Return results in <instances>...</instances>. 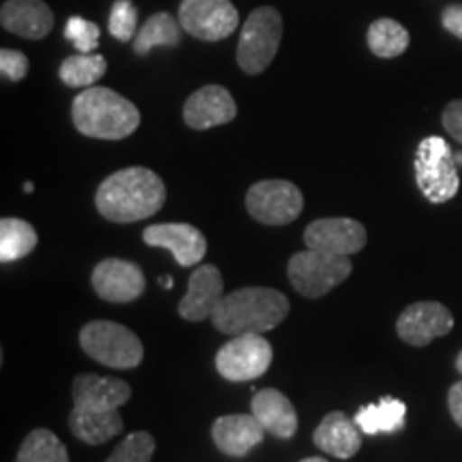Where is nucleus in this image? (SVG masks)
I'll return each mask as SVG.
<instances>
[{
  "mask_svg": "<svg viewBox=\"0 0 462 462\" xmlns=\"http://www.w3.org/2000/svg\"><path fill=\"white\" fill-rule=\"evenodd\" d=\"M265 437V429L255 415L248 413H231L221 415L212 426V439L215 446L223 454L242 458L251 452L253 448L259 446Z\"/></svg>",
  "mask_w": 462,
  "mask_h": 462,
  "instance_id": "obj_18",
  "label": "nucleus"
},
{
  "mask_svg": "<svg viewBox=\"0 0 462 462\" xmlns=\"http://www.w3.org/2000/svg\"><path fill=\"white\" fill-rule=\"evenodd\" d=\"M304 198L289 180H262L246 193V210L263 225H289L302 215Z\"/></svg>",
  "mask_w": 462,
  "mask_h": 462,
  "instance_id": "obj_9",
  "label": "nucleus"
},
{
  "mask_svg": "<svg viewBox=\"0 0 462 462\" xmlns=\"http://www.w3.org/2000/svg\"><path fill=\"white\" fill-rule=\"evenodd\" d=\"M236 114H238V107L231 92L217 84L204 86L184 103V123L195 131L227 125L236 118Z\"/></svg>",
  "mask_w": 462,
  "mask_h": 462,
  "instance_id": "obj_17",
  "label": "nucleus"
},
{
  "mask_svg": "<svg viewBox=\"0 0 462 462\" xmlns=\"http://www.w3.org/2000/svg\"><path fill=\"white\" fill-rule=\"evenodd\" d=\"M69 429L79 441L88 446H103L109 439H114L118 432H123L125 421L120 413H92L75 409L69 415Z\"/></svg>",
  "mask_w": 462,
  "mask_h": 462,
  "instance_id": "obj_22",
  "label": "nucleus"
},
{
  "mask_svg": "<svg viewBox=\"0 0 462 462\" xmlns=\"http://www.w3.org/2000/svg\"><path fill=\"white\" fill-rule=\"evenodd\" d=\"M79 345L86 356L116 371L137 368L143 360V345L137 334L116 321L86 323L79 332Z\"/></svg>",
  "mask_w": 462,
  "mask_h": 462,
  "instance_id": "obj_4",
  "label": "nucleus"
},
{
  "mask_svg": "<svg viewBox=\"0 0 462 462\" xmlns=\"http://www.w3.org/2000/svg\"><path fill=\"white\" fill-rule=\"evenodd\" d=\"M148 246L167 248L180 268H193L206 257L208 242L198 227L189 223H159L143 229Z\"/></svg>",
  "mask_w": 462,
  "mask_h": 462,
  "instance_id": "obj_14",
  "label": "nucleus"
},
{
  "mask_svg": "<svg viewBox=\"0 0 462 462\" xmlns=\"http://www.w3.org/2000/svg\"><path fill=\"white\" fill-rule=\"evenodd\" d=\"M441 22H443V26H446V31H449L454 37H458L462 42V7L460 5H452V7H448L446 11H443Z\"/></svg>",
  "mask_w": 462,
  "mask_h": 462,
  "instance_id": "obj_34",
  "label": "nucleus"
},
{
  "mask_svg": "<svg viewBox=\"0 0 462 462\" xmlns=\"http://www.w3.org/2000/svg\"><path fill=\"white\" fill-rule=\"evenodd\" d=\"M454 330V315L441 302H415L402 310L396 332L411 346H426Z\"/></svg>",
  "mask_w": 462,
  "mask_h": 462,
  "instance_id": "obj_13",
  "label": "nucleus"
},
{
  "mask_svg": "<svg viewBox=\"0 0 462 462\" xmlns=\"http://www.w3.org/2000/svg\"><path fill=\"white\" fill-rule=\"evenodd\" d=\"M180 43V28L178 22L170 14H154L150 20L140 28V32L133 39V48L140 56L148 54L157 45H167L176 48Z\"/></svg>",
  "mask_w": 462,
  "mask_h": 462,
  "instance_id": "obj_27",
  "label": "nucleus"
},
{
  "mask_svg": "<svg viewBox=\"0 0 462 462\" xmlns=\"http://www.w3.org/2000/svg\"><path fill=\"white\" fill-rule=\"evenodd\" d=\"M448 404H449V413H452L454 421L462 429V381H458V383H454L452 388H449Z\"/></svg>",
  "mask_w": 462,
  "mask_h": 462,
  "instance_id": "obj_35",
  "label": "nucleus"
},
{
  "mask_svg": "<svg viewBox=\"0 0 462 462\" xmlns=\"http://www.w3.org/2000/svg\"><path fill=\"white\" fill-rule=\"evenodd\" d=\"M456 371L462 374V351L458 354V357H456Z\"/></svg>",
  "mask_w": 462,
  "mask_h": 462,
  "instance_id": "obj_38",
  "label": "nucleus"
},
{
  "mask_svg": "<svg viewBox=\"0 0 462 462\" xmlns=\"http://www.w3.org/2000/svg\"><path fill=\"white\" fill-rule=\"evenodd\" d=\"M404 415H407V404L392 396H385L377 404H366V407L357 409L354 420L364 435L373 437L381 435V432L402 430Z\"/></svg>",
  "mask_w": 462,
  "mask_h": 462,
  "instance_id": "obj_23",
  "label": "nucleus"
},
{
  "mask_svg": "<svg viewBox=\"0 0 462 462\" xmlns=\"http://www.w3.org/2000/svg\"><path fill=\"white\" fill-rule=\"evenodd\" d=\"M32 189H34V187H32V182H26V184H24V190H26V193H32Z\"/></svg>",
  "mask_w": 462,
  "mask_h": 462,
  "instance_id": "obj_39",
  "label": "nucleus"
},
{
  "mask_svg": "<svg viewBox=\"0 0 462 462\" xmlns=\"http://www.w3.org/2000/svg\"><path fill=\"white\" fill-rule=\"evenodd\" d=\"M107 71V60L101 54H75L60 65L62 84L69 88H90Z\"/></svg>",
  "mask_w": 462,
  "mask_h": 462,
  "instance_id": "obj_25",
  "label": "nucleus"
},
{
  "mask_svg": "<svg viewBox=\"0 0 462 462\" xmlns=\"http://www.w3.org/2000/svg\"><path fill=\"white\" fill-rule=\"evenodd\" d=\"M415 182L432 204H446L460 189L458 165L443 137L430 135L420 142L415 152Z\"/></svg>",
  "mask_w": 462,
  "mask_h": 462,
  "instance_id": "obj_5",
  "label": "nucleus"
},
{
  "mask_svg": "<svg viewBox=\"0 0 462 462\" xmlns=\"http://www.w3.org/2000/svg\"><path fill=\"white\" fill-rule=\"evenodd\" d=\"M251 413L262 421L265 432L276 439H291L298 430V413L282 392L265 388L255 392L251 401Z\"/></svg>",
  "mask_w": 462,
  "mask_h": 462,
  "instance_id": "obj_21",
  "label": "nucleus"
},
{
  "mask_svg": "<svg viewBox=\"0 0 462 462\" xmlns=\"http://www.w3.org/2000/svg\"><path fill=\"white\" fill-rule=\"evenodd\" d=\"M300 462H328L326 458H319V456H310V458H304V460H300Z\"/></svg>",
  "mask_w": 462,
  "mask_h": 462,
  "instance_id": "obj_37",
  "label": "nucleus"
},
{
  "mask_svg": "<svg viewBox=\"0 0 462 462\" xmlns=\"http://www.w3.org/2000/svg\"><path fill=\"white\" fill-rule=\"evenodd\" d=\"M362 435L364 432L356 424V420H351L343 411H332L317 426L313 441L321 452L330 454L334 458L346 460L354 458L360 452Z\"/></svg>",
  "mask_w": 462,
  "mask_h": 462,
  "instance_id": "obj_20",
  "label": "nucleus"
},
{
  "mask_svg": "<svg viewBox=\"0 0 462 462\" xmlns=\"http://www.w3.org/2000/svg\"><path fill=\"white\" fill-rule=\"evenodd\" d=\"M73 125L82 135L118 142L140 126V109L112 88L90 86L73 99Z\"/></svg>",
  "mask_w": 462,
  "mask_h": 462,
  "instance_id": "obj_3",
  "label": "nucleus"
},
{
  "mask_svg": "<svg viewBox=\"0 0 462 462\" xmlns=\"http://www.w3.org/2000/svg\"><path fill=\"white\" fill-rule=\"evenodd\" d=\"M109 32L118 42H131L137 34V9L131 0H116L109 14Z\"/></svg>",
  "mask_w": 462,
  "mask_h": 462,
  "instance_id": "obj_31",
  "label": "nucleus"
},
{
  "mask_svg": "<svg viewBox=\"0 0 462 462\" xmlns=\"http://www.w3.org/2000/svg\"><path fill=\"white\" fill-rule=\"evenodd\" d=\"M154 448H157V443H154V437L150 432H131L106 462H152Z\"/></svg>",
  "mask_w": 462,
  "mask_h": 462,
  "instance_id": "obj_29",
  "label": "nucleus"
},
{
  "mask_svg": "<svg viewBox=\"0 0 462 462\" xmlns=\"http://www.w3.org/2000/svg\"><path fill=\"white\" fill-rule=\"evenodd\" d=\"M225 298L223 274L217 265L204 263L189 276L187 296L178 304V313L187 321H204L217 310Z\"/></svg>",
  "mask_w": 462,
  "mask_h": 462,
  "instance_id": "obj_16",
  "label": "nucleus"
},
{
  "mask_svg": "<svg viewBox=\"0 0 462 462\" xmlns=\"http://www.w3.org/2000/svg\"><path fill=\"white\" fill-rule=\"evenodd\" d=\"M443 126L456 142L462 143V99L452 101L443 109Z\"/></svg>",
  "mask_w": 462,
  "mask_h": 462,
  "instance_id": "obj_33",
  "label": "nucleus"
},
{
  "mask_svg": "<svg viewBox=\"0 0 462 462\" xmlns=\"http://www.w3.org/2000/svg\"><path fill=\"white\" fill-rule=\"evenodd\" d=\"M282 39V17L274 7H259L246 17L238 42V65L248 75H259L274 60Z\"/></svg>",
  "mask_w": 462,
  "mask_h": 462,
  "instance_id": "obj_7",
  "label": "nucleus"
},
{
  "mask_svg": "<svg viewBox=\"0 0 462 462\" xmlns=\"http://www.w3.org/2000/svg\"><path fill=\"white\" fill-rule=\"evenodd\" d=\"M351 270H354V263L349 257L306 248V251L296 253L289 259L287 276L300 296L317 300L349 279Z\"/></svg>",
  "mask_w": 462,
  "mask_h": 462,
  "instance_id": "obj_6",
  "label": "nucleus"
},
{
  "mask_svg": "<svg viewBox=\"0 0 462 462\" xmlns=\"http://www.w3.org/2000/svg\"><path fill=\"white\" fill-rule=\"evenodd\" d=\"M65 37L75 45V50L82 51V54H90V51L99 48L101 31L95 22H88L84 20V17L73 15L69 17L65 26Z\"/></svg>",
  "mask_w": 462,
  "mask_h": 462,
  "instance_id": "obj_30",
  "label": "nucleus"
},
{
  "mask_svg": "<svg viewBox=\"0 0 462 462\" xmlns=\"http://www.w3.org/2000/svg\"><path fill=\"white\" fill-rule=\"evenodd\" d=\"M92 287L101 300L112 304L133 302L146 291V276L137 263L126 259H103L92 270Z\"/></svg>",
  "mask_w": 462,
  "mask_h": 462,
  "instance_id": "obj_11",
  "label": "nucleus"
},
{
  "mask_svg": "<svg viewBox=\"0 0 462 462\" xmlns=\"http://www.w3.org/2000/svg\"><path fill=\"white\" fill-rule=\"evenodd\" d=\"M366 229L356 218H319L304 231V245L313 251L351 257L366 245Z\"/></svg>",
  "mask_w": 462,
  "mask_h": 462,
  "instance_id": "obj_12",
  "label": "nucleus"
},
{
  "mask_svg": "<svg viewBox=\"0 0 462 462\" xmlns=\"http://www.w3.org/2000/svg\"><path fill=\"white\" fill-rule=\"evenodd\" d=\"M39 236L28 221L7 217L0 221V262L11 263L31 255Z\"/></svg>",
  "mask_w": 462,
  "mask_h": 462,
  "instance_id": "obj_24",
  "label": "nucleus"
},
{
  "mask_svg": "<svg viewBox=\"0 0 462 462\" xmlns=\"http://www.w3.org/2000/svg\"><path fill=\"white\" fill-rule=\"evenodd\" d=\"M289 300L270 287H245L221 300L212 313V323L227 337L263 334L287 319Z\"/></svg>",
  "mask_w": 462,
  "mask_h": 462,
  "instance_id": "obj_2",
  "label": "nucleus"
},
{
  "mask_svg": "<svg viewBox=\"0 0 462 462\" xmlns=\"http://www.w3.org/2000/svg\"><path fill=\"white\" fill-rule=\"evenodd\" d=\"M161 285H165V289H171L173 287L171 276H165V279H161Z\"/></svg>",
  "mask_w": 462,
  "mask_h": 462,
  "instance_id": "obj_36",
  "label": "nucleus"
},
{
  "mask_svg": "<svg viewBox=\"0 0 462 462\" xmlns=\"http://www.w3.org/2000/svg\"><path fill=\"white\" fill-rule=\"evenodd\" d=\"M0 73L11 82H22L28 73V58L17 50L0 51Z\"/></svg>",
  "mask_w": 462,
  "mask_h": 462,
  "instance_id": "obj_32",
  "label": "nucleus"
},
{
  "mask_svg": "<svg viewBox=\"0 0 462 462\" xmlns=\"http://www.w3.org/2000/svg\"><path fill=\"white\" fill-rule=\"evenodd\" d=\"M368 48L379 58H396L409 48V31L390 17H381L368 28Z\"/></svg>",
  "mask_w": 462,
  "mask_h": 462,
  "instance_id": "obj_26",
  "label": "nucleus"
},
{
  "mask_svg": "<svg viewBox=\"0 0 462 462\" xmlns=\"http://www.w3.org/2000/svg\"><path fill=\"white\" fill-rule=\"evenodd\" d=\"M73 407L92 413H116L129 402L131 385L123 379L99 377V374H78L73 379Z\"/></svg>",
  "mask_w": 462,
  "mask_h": 462,
  "instance_id": "obj_15",
  "label": "nucleus"
},
{
  "mask_svg": "<svg viewBox=\"0 0 462 462\" xmlns=\"http://www.w3.org/2000/svg\"><path fill=\"white\" fill-rule=\"evenodd\" d=\"M217 371L223 379L242 383L259 379L273 364V345L263 334H240L231 337L217 354Z\"/></svg>",
  "mask_w": 462,
  "mask_h": 462,
  "instance_id": "obj_8",
  "label": "nucleus"
},
{
  "mask_svg": "<svg viewBox=\"0 0 462 462\" xmlns=\"http://www.w3.org/2000/svg\"><path fill=\"white\" fill-rule=\"evenodd\" d=\"M165 184L148 167H126L107 176L97 189L95 204L112 223H135L157 215L165 204Z\"/></svg>",
  "mask_w": 462,
  "mask_h": 462,
  "instance_id": "obj_1",
  "label": "nucleus"
},
{
  "mask_svg": "<svg viewBox=\"0 0 462 462\" xmlns=\"http://www.w3.org/2000/svg\"><path fill=\"white\" fill-rule=\"evenodd\" d=\"M180 26L201 42H221L238 28L240 15L231 0H182Z\"/></svg>",
  "mask_w": 462,
  "mask_h": 462,
  "instance_id": "obj_10",
  "label": "nucleus"
},
{
  "mask_svg": "<svg viewBox=\"0 0 462 462\" xmlns=\"http://www.w3.org/2000/svg\"><path fill=\"white\" fill-rule=\"evenodd\" d=\"M0 24L24 39H43L54 28V14L43 0H7L0 9Z\"/></svg>",
  "mask_w": 462,
  "mask_h": 462,
  "instance_id": "obj_19",
  "label": "nucleus"
},
{
  "mask_svg": "<svg viewBox=\"0 0 462 462\" xmlns=\"http://www.w3.org/2000/svg\"><path fill=\"white\" fill-rule=\"evenodd\" d=\"M15 462H71L65 443L48 429H37L22 441Z\"/></svg>",
  "mask_w": 462,
  "mask_h": 462,
  "instance_id": "obj_28",
  "label": "nucleus"
}]
</instances>
